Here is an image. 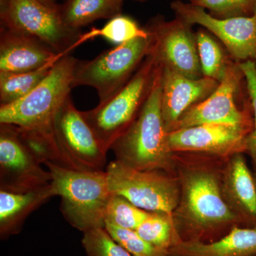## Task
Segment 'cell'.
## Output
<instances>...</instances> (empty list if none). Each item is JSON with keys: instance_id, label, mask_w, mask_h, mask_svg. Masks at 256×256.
Wrapping results in <instances>:
<instances>
[{"instance_id": "obj_1", "label": "cell", "mask_w": 256, "mask_h": 256, "mask_svg": "<svg viewBox=\"0 0 256 256\" xmlns=\"http://www.w3.org/2000/svg\"><path fill=\"white\" fill-rule=\"evenodd\" d=\"M180 197L172 213L182 240L212 242L234 227L244 226L223 195L222 178L206 166H188L178 171Z\"/></svg>"}, {"instance_id": "obj_2", "label": "cell", "mask_w": 256, "mask_h": 256, "mask_svg": "<svg viewBox=\"0 0 256 256\" xmlns=\"http://www.w3.org/2000/svg\"><path fill=\"white\" fill-rule=\"evenodd\" d=\"M161 94L162 68L158 66L154 84L140 112L111 146L116 160L134 169L172 172L174 156L166 142Z\"/></svg>"}, {"instance_id": "obj_3", "label": "cell", "mask_w": 256, "mask_h": 256, "mask_svg": "<svg viewBox=\"0 0 256 256\" xmlns=\"http://www.w3.org/2000/svg\"><path fill=\"white\" fill-rule=\"evenodd\" d=\"M52 176L56 196L62 198L60 210L74 228L84 232L105 227L104 215L112 194L106 171H84L45 164Z\"/></svg>"}, {"instance_id": "obj_4", "label": "cell", "mask_w": 256, "mask_h": 256, "mask_svg": "<svg viewBox=\"0 0 256 256\" xmlns=\"http://www.w3.org/2000/svg\"><path fill=\"white\" fill-rule=\"evenodd\" d=\"M158 65L152 55L144 58L134 76L118 92L82 116L106 152L138 117L154 84Z\"/></svg>"}, {"instance_id": "obj_5", "label": "cell", "mask_w": 256, "mask_h": 256, "mask_svg": "<svg viewBox=\"0 0 256 256\" xmlns=\"http://www.w3.org/2000/svg\"><path fill=\"white\" fill-rule=\"evenodd\" d=\"M78 60L70 54L60 57L50 73L21 100L0 106V124L28 129L47 130L73 88L74 70Z\"/></svg>"}, {"instance_id": "obj_6", "label": "cell", "mask_w": 256, "mask_h": 256, "mask_svg": "<svg viewBox=\"0 0 256 256\" xmlns=\"http://www.w3.org/2000/svg\"><path fill=\"white\" fill-rule=\"evenodd\" d=\"M150 50V38L146 31V34L106 50L94 60H78L73 88H94L99 104L105 102L130 80Z\"/></svg>"}, {"instance_id": "obj_7", "label": "cell", "mask_w": 256, "mask_h": 256, "mask_svg": "<svg viewBox=\"0 0 256 256\" xmlns=\"http://www.w3.org/2000/svg\"><path fill=\"white\" fill-rule=\"evenodd\" d=\"M109 190L149 212L172 214L180 197L178 178L163 170H140L119 160L106 170Z\"/></svg>"}, {"instance_id": "obj_8", "label": "cell", "mask_w": 256, "mask_h": 256, "mask_svg": "<svg viewBox=\"0 0 256 256\" xmlns=\"http://www.w3.org/2000/svg\"><path fill=\"white\" fill-rule=\"evenodd\" d=\"M212 124L254 128L252 105L245 76L239 64L234 60L214 92L188 109L178 118L172 131Z\"/></svg>"}, {"instance_id": "obj_9", "label": "cell", "mask_w": 256, "mask_h": 256, "mask_svg": "<svg viewBox=\"0 0 256 256\" xmlns=\"http://www.w3.org/2000/svg\"><path fill=\"white\" fill-rule=\"evenodd\" d=\"M0 20L2 26L34 37L62 56L89 38L66 26L58 10L37 0H0Z\"/></svg>"}, {"instance_id": "obj_10", "label": "cell", "mask_w": 256, "mask_h": 256, "mask_svg": "<svg viewBox=\"0 0 256 256\" xmlns=\"http://www.w3.org/2000/svg\"><path fill=\"white\" fill-rule=\"evenodd\" d=\"M192 25L176 18H152L146 25L151 42L150 54L162 68L170 69L192 79L202 78L196 34Z\"/></svg>"}, {"instance_id": "obj_11", "label": "cell", "mask_w": 256, "mask_h": 256, "mask_svg": "<svg viewBox=\"0 0 256 256\" xmlns=\"http://www.w3.org/2000/svg\"><path fill=\"white\" fill-rule=\"evenodd\" d=\"M53 132L70 169L104 171L108 152L101 146L82 111L76 108L70 96L56 114Z\"/></svg>"}, {"instance_id": "obj_12", "label": "cell", "mask_w": 256, "mask_h": 256, "mask_svg": "<svg viewBox=\"0 0 256 256\" xmlns=\"http://www.w3.org/2000/svg\"><path fill=\"white\" fill-rule=\"evenodd\" d=\"M171 8L176 18L200 25L214 35L234 62H252L256 66V11L250 16L218 18L200 6L180 0L173 2Z\"/></svg>"}, {"instance_id": "obj_13", "label": "cell", "mask_w": 256, "mask_h": 256, "mask_svg": "<svg viewBox=\"0 0 256 256\" xmlns=\"http://www.w3.org/2000/svg\"><path fill=\"white\" fill-rule=\"evenodd\" d=\"M24 146L12 124H0V190L26 192L52 182L50 171Z\"/></svg>"}, {"instance_id": "obj_14", "label": "cell", "mask_w": 256, "mask_h": 256, "mask_svg": "<svg viewBox=\"0 0 256 256\" xmlns=\"http://www.w3.org/2000/svg\"><path fill=\"white\" fill-rule=\"evenodd\" d=\"M252 128L236 124H200L168 133L170 150L176 152H202L229 158L246 153V139Z\"/></svg>"}, {"instance_id": "obj_15", "label": "cell", "mask_w": 256, "mask_h": 256, "mask_svg": "<svg viewBox=\"0 0 256 256\" xmlns=\"http://www.w3.org/2000/svg\"><path fill=\"white\" fill-rule=\"evenodd\" d=\"M218 84L214 79H192L170 69L162 68L161 110L166 133L172 131L188 109L207 98Z\"/></svg>"}, {"instance_id": "obj_16", "label": "cell", "mask_w": 256, "mask_h": 256, "mask_svg": "<svg viewBox=\"0 0 256 256\" xmlns=\"http://www.w3.org/2000/svg\"><path fill=\"white\" fill-rule=\"evenodd\" d=\"M62 56L40 40L1 26L0 73L38 70L54 65Z\"/></svg>"}, {"instance_id": "obj_17", "label": "cell", "mask_w": 256, "mask_h": 256, "mask_svg": "<svg viewBox=\"0 0 256 256\" xmlns=\"http://www.w3.org/2000/svg\"><path fill=\"white\" fill-rule=\"evenodd\" d=\"M244 153L229 158L222 175L226 201L238 216L244 227H256V182Z\"/></svg>"}, {"instance_id": "obj_18", "label": "cell", "mask_w": 256, "mask_h": 256, "mask_svg": "<svg viewBox=\"0 0 256 256\" xmlns=\"http://www.w3.org/2000/svg\"><path fill=\"white\" fill-rule=\"evenodd\" d=\"M169 256H256V227H234L212 242L181 240Z\"/></svg>"}, {"instance_id": "obj_19", "label": "cell", "mask_w": 256, "mask_h": 256, "mask_svg": "<svg viewBox=\"0 0 256 256\" xmlns=\"http://www.w3.org/2000/svg\"><path fill=\"white\" fill-rule=\"evenodd\" d=\"M55 196L52 182L26 192L0 190L1 239L20 233L28 216Z\"/></svg>"}, {"instance_id": "obj_20", "label": "cell", "mask_w": 256, "mask_h": 256, "mask_svg": "<svg viewBox=\"0 0 256 256\" xmlns=\"http://www.w3.org/2000/svg\"><path fill=\"white\" fill-rule=\"evenodd\" d=\"M124 0H65L58 13L66 26L80 28L102 18H111L122 12Z\"/></svg>"}, {"instance_id": "obj_21", "label": "cell", "mask_w": 256, "mask_h": 256, "mask_svg": "<svg viewBox=\"0 0 256 256\" xmlns=\"http://www.w3.org/2000/svg\"><path fill=\"white\" fill-rule=\"evenodd\" d=\"M15 127L22 142L41 164L50 162L70 169L57 146L53 127L47 130Z\"/></svg>"}, {"instance_id": "obj_22", "label": "cell", "mask_w": 256, "mask_h": 256, "mask_svg": "<svg viewBox=\"0 0 256 256\" xmlns=\"http://www.w3.org/2000/svg\"><path fill=\"white\" fill-rule=\"evenodd\" d=\"M195 34L203 76L220 82L233 60L204 30H200Z\"/></svg>"}, {"instance_id": "obj_23", "label": "cell", "mask_w": 256, "mask_h": 256, "mask_svg": "<svg viewBox=\"0 0 256 256\" xmlns=\"http://www.w3.org/2000/svg\"><path fill=\"white\" fill-rule=\"evenodd\" d=\"M136 232L146 242L168 252L182 240L175 228L172 214L165 212H149Z\"/></svg>"}, {"instance_id": "obj_24", "label": "cell", "mask_w": 256, "mask_h": 256, "mask_svg": "<svg viewBox=\"0 0 256 256\" xmlns=\"http://www.w3.org/2000/svg\"><path fill=\"white\" fill-rule=\"evenodd\" d=\"M52 66L32 72L0 73V106L10 105L25 97L48 75Z\"/></svg>"}, {"instance_id": "obj_25", "label": "cell", "mask_w": 256, "mask_h": 256, "mask_svg": "<svg viewBox=\"0 0 256 256\" xmlns=\"http://www.w3.org/2000/svg\"><path fill=\"white\" fill-rule=\"evenodd\" d=\"M148 214L149 212L136 206L124 197L112 194L106 206L104 220L105 224L136 230Z\"/></svg>"}, {"instance_id": "obj_26", "label": "cell", "mask_w": 256, "mask_h": 256, "mask_svg": "<svg viewBox=\"0 0 256 256\" xmlns=\"http://www.w3.org/2000/svg\"><path fill=\"white\" fill-rule=\"evenodd\" d=\"M146 34V28H141L136 20L120 14L110 18L100 30H94L88 34L90 37H104L117 46Z\"/></svg>"}, {"instance_id": "obj_27", "label": "cell", "mask_w": 256, "mask_h": 256, "mask_svg": "<svg viewBox=\"0 0 256 256\" xmlns=\"http://www.w3.org/2000/svg\"><path fill=\"white\" fill-rule=\"evenodd\" d=\"M82 245L88 256H132L114 240L105 227L84 232Z\"/></svg>"}, {"instance_id": "obj_28", "label": "cell", "mask_w": 256, "mask_h": 256, "mask_svg": "<svg viewBox=\"0 0 256 256\" xmlns=\"http://www.w3.org/2000/svg\"><path fill=\"white\" fill-rule=\"evenodd\" d=\"M105 228L116 242L132 256H169V252L158 248L141 238L136 230L106 224Z\"/></svg>"}, {"instance_id": "obj_29", "label": "cell", "mask_w": 256, "mask_h": 256, "mask_svg": "<svg viewBox=\"0 0 256 256\" xmlns=\"http://www.w3.org/2000/svg\"><path fill=\"white\" fill-rule=\"evenodd\" d=\"M192 4L218 18L250 16L256 11V0H195Z\"/></svg>"}, {"instance_id": "obj_30", "label": "cell", "mask_w": 256, "mask_h": 256, "mask_svg": "<svg viewBox=\"0 0 256 256\" xmlns=\"http://www.w3.org/2000/svg\"><path fill=\"white\" fill-rule=\"evenodd\" d=\"M239 65L245 76L254 114V128L247 137L246 153L250 156L256 168V66L252 62H244Z\"/></svg>"}, {"instance_id": "obj_31", "label": "cell", "mask_w": 256, "mask_h": 256, "mask_svg": "<svg viewBox=\"0 0 256 256\" xmlns=\"http://www.w3.org/2000/svg\"><path fill=\"white\" fill-rule=\"evenodd\" d=\"M37 1L40 2L45 6H48V8L55 10H58V6H60V4H57L56 0H37Z\"/></svg>"}, {"instance_id": "obj_32", "label": "cell", "mask_w": 256, "mask_h": 256, "mask_svg": "<svg viewBox=\"0 0 256 256\" xmlns=\"http://www.w3.org/2000/svg\"><path fill=\"white\" fill-rule=\"evenodd\" d=\"M126 1V0H124ZM133 1H138V2H143L146 1V0H133ZM190 1V3L193 2L194 1H195V0H188Z\"/></svg>"}, {"instance_id": "obj_33", "label": "cell", "mask_w": 256, "mask_h": 256, "mask_svg": "<svg viewBox=\"0 0 256 256\" xmlns=\"http://www.w3.org/2000/svg\"><path fill=\"white\" fill-rule=\"evenodd\" d=\"M255 178H256V173Z\"/></svg>"}]
</instances>
